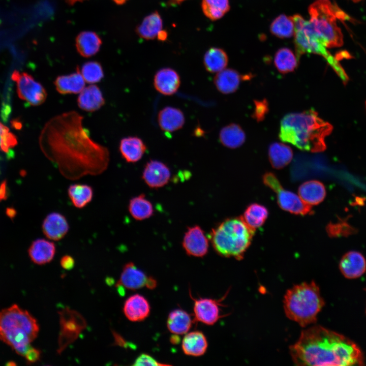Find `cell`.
Returning <instances> with one entry per match:
<instances>
[{
	"instance_id": "38",
	"label": "cell",
	"mask_w": 366,
	"mask_h": 366,
	"mask_svg": "<svg viewBox=\"0 0 366 366\" xmlns=\"http://www.w3.org/2000/svg\"><path fill=\"white\" fill-rule=\"evenodd\" d=\"M204 14L211 20L221 18L230 9L229 0H202Z\"/></svg>"
},
{
	"instance_id": "20",
	"label": "cell",
	"mask_w": 366,
	"mask_h": 366,
	"mask_svg": "<svg viewBox=\"0 0 366 366\" xmlns=\"http://www.w3.org/2000/svg\"><path fill=\"white\" fill-rule=\"evenodd\" d=\"M28 255L35 264L43 265L51 262L56 252L54 242L44 238L34 240L28 249Z\"/></svg>"
},
{
	"instance_id": "23",
	"label": "cell",
	"mask_w": 366,
	"mask_h": 366,
	"mask_svg": "<svg viewBox=\"0 0 366 366\" xmlns=\"http://www.w3.org/2000/svg\"><path fill=\"white\" fill-rule=\"evenodd\" d=\"M55 89L62 95L80 93L85 87V81L78 67L76 72L57 76L54 81Z\"/></svg>"
},
{
	"instance_id": "18",
	"label": "cell",
	"mask_w": 366,
	"mask_h": 366,
	"mask_svg": "<svg viewBox=\"0 0 366 366\" xmlns=\"http://www.w3.org/2000/svg\"><path fill=\"white\" fill-rule=\"evenodd\" d=\"M123 311L129 320L141 321L149 316L150 307L148 300L143 296L136 294L126 300Z\"/></svg>"
},
{
	"instance_id": "27",
	"label": "cell",
	"mask_w": 366,
	"mask_h": 366,
	"mask_svg": "<svg viewBox=\"0 0 366 366\" xmlns=\"http://www.w3.org/2000/svg\"><path fill=\"white\" fill-rule=\"evenodd\" d=\"M243 77L234 69H224L218 72L214 81L219 91L223 94H228L237 89Z\"/></svg>"
},
{
	"instance_id": "54",
	"label": "cell",
	"mask_w": 366,
	"mask_h": 366,
	"mask_svg": "<svg viewBox=\"0 0 366 366\" xmlns=\"http://www.w3.org/2000/svg\"><path fill=\"white\" fill-rule=\"evenodd\" d=\"M351 1H353V2L357 3V2L360 1L361 0H351Z\"/></svg>"
},
{
	"instance_id": "1",
	"label": "cell",
	"mask_w": 366,
	"mask_h": 366,
	"mask_svg": "<svg viewBox=\"0 0 366 366\" xmlns=\"http://www.w3.org/2000/svg\"><path fill=\"white\" fill-rule=\"evenodd\" d=\"M83 119L75 111L57 115L46 123L39 137L44 155L71 180L103 173L110 161L108 149L92 139Z\"/></svg>"
},
{
	"instance_id": "28",
	"label": "cell",
	"mask_w": 366,
	"mask_h": 366,
	"mask_svg": "<svg viewBox=\"0 0 366 366\" xmlns=\"http://www.w3.org/2000/svg\"><path fill=\"white\" fill-rule=\"evenodd\" d=\"M102 41L95 32L84 31L80 33L76 39V47L78 53L83 57H89L99 50Z\"/></svg>"
},
{
	"instance_id": "39",
	"label": "cell",
	"mask_w": 366,
	"mask_h": 366,
	"mask_svg": "<svg viewBox=\"0 0 366 366\" xmlns=\"http://www.w3.org/2000/svg\"><path fill=\"white\" fill-rule=\"evenodd\" d=\"M271 33L280 38H290L294 35V25L292 16L281 14L271 23Z\"/></svg>"
},
{
	"instance_id": "37",
	"label": "cell",
	"mask_w": 366,
	"mask_h": 366,
	"mask_svg": "<svg viewBox=\"0 0 366 366\" xmlns=\"http://www.w3.org/2000/svg\"><path fill=\"white\" fill-rule=\"evenodd\" d=\"M298 61L292 50L287 48L279 49L274 55V65L282 74L293 71L297 68Z\"/></svg>"
},
{
	"instance_id": "32",
	"label": "cell",
	"mask_w": 366,
	"mask_h": 366,
	"mask_svg": "<svg viewBox=\"0 0 366 366\" xmlns=\"http://www.w3.org/2000/svg\"><path fill=\"white\" fill-rule=\"evenodd\" d=\"M268 157L273 168L281 169L287 166L292 160V150L286 144L274 142L271 144L269 147Z\"/></svg>"
},
{
	"instance_id": "24",
	"label": "cell",
	"mask_w": 366,
	"mask_h": 366,
	"mask_svg": "<svg viewBox=\"0 0 366 366\" xmlns=\"http://www.w3.org/2000/svg\"><path fill=\"white\" fill-rule=\"evenodd\" d=\"M208 343L204 333L198 330L187 333L182 339L181 348L184 353L192 356L203 355L207 348Z\"/></svg>"
},
{
	"instance_id": "33",
	"label": "cell",
	"mask_w": 366,
	"mask_h": 366,
	"mask_svg": "<svg viewBox=\"0 0 366 366\" xmlns=\"http://www.w3.org/2000/svg\"><path fill=\"white\" fill-rule=\"evenodd\" d=\"M128 210L131 216L137 221H142L150 218L154 211L152 203L143 194L130 200Z\"/></svg>"
},
{
	"instance_id": "45",
	"label": "cell",
	"mask_w": 366,
	"mask_h": 366,
	"mask_svg": "<svg viewBox=\"0 0 366 366\" xmlns=\"http://www.w3.org/2000/svg\"><path fill=\"white\" fill-rule=\"evenodd\" d=\"M255 111L254 115L258 120H262L267 111L268 108L265 101H256L255 102Z\"/></svg>"
},
{
	"instance_id": "3",
	"label": "cell",
	"mask_w": 366,
	"mask_h": 366,
	"mask_svg": "<svg viewBox=\"0 0 366 366\" xmlns=\"http://www.w3.org/2000/svg\"><path fill=\"white\" fill-rule=\"evenodd\" d=\"M333 127L314 110L286 115L281 120L279 137L298 148L313 152L324 151L325 139Z\"/></svg>"
},
{
	"instance_id": "42",
	"label": "cell",
	"mask_w": 366,
	"mask_h": 366,
	"mask_svg": "<svg viewBox=\"0 0 366 366\" xmlns=\"http://www.w3.org/2000/svg\"><path fill=\"white\" fill-rule=\"evenodd\" d=\"M17 144L16 137L9 129L0 123V150L8 152Z\"/></svg>"
},
{
	"instance_id": "4",
	"label": "cell",
	"mask_w": 366,
	"mask_h": 366,
	"mask_svg": "<svg viewBox=\"0 0 366 366\" xmlns=\"http://www.w3.org/2000/svg\"><path fill=\"white\" fill-rule=\"evenodd\" d=\"M39 331L37 320L17 304L0 311V340L18 354L24 356Z\"/></svg>"
},
{
	"instance_id": "41",
	"label": "cell",
	"mask_w": 366,
	"mask_h": 366,
	"mask_svg": "<svg viewBox=\"0 0 366 366\" xmlns=\"http://www.w3.org/2000/svg\"><path fill=\"white\" fill-rule=\"evenodd\" d=\"M326 231L330 237L348 236L355 233L357 230L343 220L326 226Z\"/></svg>"
},
{
	"instance_id": "52",
	"label": "cell",
	"mask_w": 366,
	"mask_h": 366,
	"mask_svg": "<svg viewBox=\"0 0 366 366\" xmlns=\"http://www.w3.org/2000/svg\"><path fill=\"white\" fill-rule=\"evenodd\" d=\"M85 0H65V1L68 4L72 5H74L77 2H82Z\"/></svg>"
},
{
	"instance_id": "19",
	"label": "cell",
	"mask_w": 366,
	"mask_h": 366,
	"mask_svg": "<svg viewBox=\"0 0 366 366\" xmlns=\"http://www.w3.org/2000/svg\"><path fill=\"white\" fill-rule=\"evenodd\" d=\"M180 83L178 73L171 68H163L159 70L155 75L154 84L160 93L170 96L175 94Z\"/></svg>"
},
{
	"instance_id": "34",
	"label": "cell",
	"mask_w": 366,
	"mask_h": 366,
	"mask_svg": "<svg viewBox=\"0 0 366 366\" xmlns=\"http://www.w3.org/2000/svg\"><path fill=\"white\" fill-rule=\"evenodd\" d=\"M219 139L221 143L225 146L235 148L244 143L246 135L238 125L230 124L221 129Z\"/></svg>"
},
{
	"instance_id": "8",
	"label": "cell",
	"mask_w": 366,
	"mask_h": 366,
	"mask_svg": "<svg viewBox=\"0 0 366 366\" xmlns=\"http://www.w3.org/2000/svg\"><path fill=\"white\" fill-rule=\"evenodd\" d=\"M292 17L294 25V43L297 59L299 60L300 56L306 53H316L324 57L334 68L338 63L317 38L310 21L304 20L298 14Z\"/></svg>"
},
{
	"instance_id": "10",
	"label": "cell",
	"mask_w": 366,
	"mask_h": 366,
	"mask_svg": "<svg viewBox=\"0 0 366 366\" xmlns=\"http://www.w3.org/2000/svg\"><path fill=\"white\" fill-rule=\"evenodd\" d=\"M58 314L60 329L57 352L59 354L78 338L85 328L86 322L80 313L69 308L62 309L58 312Z\"/></svg>"
},
{
	"instance_id": "48",
	"label": "cell",
	"mask_w": 366,
	"mask_h": 366,
	"mask_svg": "<svg viewBox=\"0 0 366 366\" xmlns=\"http://www.w3.org/2000/svg\"><path fill=\"white\" fill-rule=\"evenodd\" d=\"M7 185L6 182H4L0 187V199H3L6 196Z\"/></svg>"
},
{
	"instance_id": "14",
	"label": "cell",
	"mask_w": 366,
	"mask_h": 366,
	"mask_svg": "<svg viewBox=\"0 0 366 366\" xmlns=\"http://www.w3.org/2000/svg\"><path fill=\"white\" fill-rule=\"evenodd\" d=\"M171 176L170 170L164 163L150 160L144 166L142 178L150 188L157 189L166 185Z\"/></svg>"
},
{
	"instance_id": "55",
	"label": "cell",
	"mask_w": 366,
	"mask_h": 366,
	"mask_svg": "<svg viewBox=\"0 0 366 366\" xmlns=\"http://www.w3.org/2000/svg\"><path fill=\"white\" fill-rule=\"evenodd\" d=\"M365 104H366V103H365Z\"/></svg>"
},
{
	"instance_id": "16",
	"label": "cell",
	"mask_w": 366,
	"mask_h": 366,
	"mask_svg": "<svg viewBox=\"0 0 366 366\" xmlns=\"http://www.w3.org/2000/svg\"><path fill=\"white\" fill-rule=\"evenodd\" d=\"M339 268L346 278H357L366 270V260L364 256L357 251H350L345 254L339 263Z\"/></svg>"
},
{
	"instance_id": "50",
	"label": "cell",
	"mask_w": 366,
	"mask_h": 366,
	"mask_svg": "<svg viewBox=\"0 0 366 366\" xmlns=\"http://www.w3.org/2000/svg\"><path fill=\"white\" fill-rule=\"evenodd\" d=\"M186 0H168V4L171 6H175L180 5L183 2Z\"/></svg>"
},
{
	"instance_id": "26",
	"label": "cell",
	"mask_w": 366,
	"mask_h": 366,
	"mask_svg": "<svg viewBox=\"0 0 366 366\" xmlns=\"http://www.w3.org/2000/svg\"><path fill=\"white\" fill-rule=\"evenodd\" d=\"M158 123L161 129L172 132L181 128L185 123L182 112L176 108L166 107L158 114Z\"/></svg>"
},
{
	"instance_id": "2",
	"label": "cell",
	"mask_w": 366,
	"mask_h": 366,
	"mask_svg": "<svg viewBox=\"0 0 366 366\" xmlns=\"http://www.w3.org/2000/svg\"><path fill=\"white\" fill-rule=\"evenodd\" d=\"M289 349L297 365H361L364 362L363 354L354 342L319 325L302 330Z\"/></svg>"
},
{
	"instance_id": "13",
	"label": "cell",
	"mask_w": 366,
	"mask_h": 366,
	"mask_svg": "<svg viewBox=\"0 0 366 366\" xmlns=\"http://www.w3.org/2000/svg\"><path fill=\"white\" fill-rule=\"evenodd\" d=\"M193 311L195 319L206 325H211L216 323L223 316L221 315L220 299L208 298H193Z\"/></svg>"
},
{
	"instance_id": "11",
	"label": "cell",
	"mask_w": 366,
	"mask_h": 366,
	"mask_svg": "<svg viewBox=\"0 0 366 366\" xmlns=\"http://www.w3.org/2000/svg\"><path fill=\"white\" fill-rule=\"evenodd\" d=\"M12 80L16 82L19 97L32 106H39L46 100L47 93L44 86L26 73L14 71Z\"/></svg>"
},
{
	"instance_id": "9",
	"label": "cell",
	"mask_w": 366,
	"mask_h": 366,
	"mask_svg": "<svg viewBox=\"0 0 366 366\" xmlns=\"http://www.w3.org/2000/svg\"><path fill=\"white\" fill-rule=\"evenodd\" d=\"M264 184L277 194V202L283 210L295 215H306L312 213L311 205L303 201L294 193L284 189L276 176L267 172L263 176Z\"/></svg>"
},
{
	"instance_id": "6",
	"label": "cell",
	"mask_w": 366,
	"mask_h": 366,
	"mask_svg": "<svg viewBox=\"0 0 366 366\" xmlns=\"http://www.w3.org/2000/svg\"><path fill=\"white\" fill-rule=\"evenodd\" d=\"M283 302L286 316L301 327L315 323L325 304L319 288L314 281L303 282L288 289Z\"/></svg>"
},
{
	"instance_id": "49",
	"label": "cell",
	"mask_w": 366,
	"mask_h": 366,
	"mask_svg": "<svg viewBox=\"0 0 366 366\" xmlns=\"http://www.w3.org/2000/svg\"><path fill=\"white\" fill-rule=\"evenodd\" d=\"M167 38V33L165 30H161L158 34L157 38L160 41H165Z\"/></svg>"
},
{
	"instance_id": "25",
	"label": "cell",
	"mask_w": 366,
	"mask_h": 366,
	"mask_svg": "<svg viewBox=\"0 0 366 366\" xmlns=\"http://www.w3.org/2000/svg\"><path fill=\"white\" fill-rule=\"evenodd\" d=\"M298 194L300 198L307 204L315 205L321 203L326 196V190L324 185L316 180L306 181L298 188Z\"/></svg>"
},
{
	"instance_id": "53",
	"label": "cell",
	"mask_w": 366,
	"mask_h": 366,
	"mask_svg": "<svg viewBox=\"0 0 366 366\" xmlns=\"http://www.w3.org/2000/svg\"><path fill=\"white\" fill-rule=\"evenodd\" d=\"M115 3L118 5L125 4L127 0H113Z\"/></svg>"
},
{
	"instance_id": "15",
	"label": "cell",
	"mask_w": 366,
	"mask_h": 366,
	"mask_svg": "<svg viewBox=\"0 0 366 366\" xmlns=\"http://www.w3.org/2000/svg\"><path fill=\"white\" fill-rule=\"evenodd\" d=\"M42 228L46 237L53 241H58L67 235L70 227L64 215L58 212H52L44 219Z\"/></svg>"
},
{
	"instance_id": "36",
	"label": "cell",
	"mask_w": 366,
	"mask_h": 366,
	"mask_svg": "<svg viewBox=\"0 0 366 366\" xmlns=\"http://www.w3.org/2000/svg\"><path fill=\"white\" fill-rule=\"evenodd\" d=\"M241 217L245 223L255 231L264 223L268 217V210L263 205L253 203L248 206Z\"/></svg>"
},
{
	"instance_id": "47",
	"label": "cell",
	"mask_w": 366,
	"mask_h": 366,
	"mask_svg": "<svg viewBox=\"0 0 366 366\" xmlns=\"http://www.w3.org/2000/svg\"><path fill=\"white\" fill-rule=\"evenodd\" d=\"M112 332L114 337L115 345H118L126 348L128 347H134V345L133 344H131L130 343L127 342L119 333H117L115 331H112Z\"/></svg>"
},
{
	"instance_id": "7",
	"label": "cell",
	"mask_w": 366,
	"mask_h": 366,
	"mask_svg": "<svg viewBox=\"0 0 366 366\" xmlns=\"http://www.w3.org/2000/svg\"><path fill=\"white\" fill-rule=\"evenodd\" d=\"M314 33L326 48L341 46L343 44L342 31L337 24V18L345 19L346 15L327 0H319L309 8Z\"/></svg>"
},
{
	"instance_id": "22",
	"label": "cell",
	"mask_w": 366,
	"mask_h": 366,
	"mask_svg": "<svg viewBox=\"0 0 366 366\" xmlns=\"http://www.w3.org/2000/svg\"><path fill=\"white\" fill-rule=\"evenodd\" d=\"M146 149L140 138L129 136L121 139L119 150L122 158L128 163H136L143 157Z\"/></svg>"
},
{
	"instance_id": "43",
	"label": "cell",
	"mask_w": 366,
	"mask_h": 366,
	"mask_svg": "<svg viewBox=\"0 0 366 366\" xmlns=\"http://www.w3.org/2000/svg\"><path fill=\"white\" fill-rule=\"evenodd\" d=\"M135 366L139 365H170L166 363H163L156 360L153 357L145 353L141 354L135 360L133 364Z\"/></svg>"
},
{
	"instance_id": "35",
	"label": "cell",
	"mask_w": 366,
	"mask_h": 366,
	"mask_svg": "<svg viewBox=\"0 0 366 366\" xmlns=\"http://www.w3.org/2000/svg\"><path fill=\"white\" fill-rule=\"evenodd\" d=\"M228 62V56L223 49L211 47L205 53L203 63L206 70L210 73L219 72L224 70Z\"/></svg>"
},
{
	"instance_id": "17",
	"label": "cell",
	"mask_w": 366,
	"mask_h": 366,
	"mask_svg": "<svg viewBox=\"0 0 366 366\" xmlns=\"http://www.w3.org/2000/svg\"><path fill=\"white\" fill-rule=\"evenodd\" d=\"M149 277L138 268L134 263L129 262L124 266L120 278L115 286L121 285L128 289L137 290L146 287Z\"/></svg>"
},
{
	"instance_id": "44",
	"label": "cell",
	"mask_w": 366,
	"mask_h": 366,
	"mask_svg": "<svg viewBox=\"0 0 366 366\" xmlns=\"http://www.w3.org/2000/svg\"><path fill=\"white\" fill-rule=\"evenodd\" d=\"M24 356L28 363H33L38 361L41 356L39 350L30 346L26 351Z\"/></svg>"
},
{
	"instance_id": "5",
	"label": "cell",
	"mask_w": 366,
	"mask_h": 366,
	"mask_svg": "<svg viewBox=\"0 0 366 366\" xmlns=\"http://www.w3.org/2000/svg\"><path fill=\"white\" fill-rule=\"evenodd\" d=\"M255 231L240 216L224 220L211 229L209 237L219 255L241 260L251 243Z\"/></svg>"
},
{
	"instance_id": "21",
	"label": "cell",
	"mask_w": 366,
	"mask_h": 366,
	"mask_svg": "<svg viewBox=\"0 0 366 366\" xmlns=\"http://www.w3.org/2000/svg\"><path fill=\"white\" fill-rule=\"evenodd\" d=\"M105 101L100 88L95 84L84 87L77 98L78 107L87 112H94L100 109Z\"/></svg>"
},
{
	"instance_id": "29",
	"label": "cell",
	"mask_w": 366,
	"mask_h": 366,
	"mask_svg": "<svg viewBox=\"0 0 366 366\" xmlns=\"http://www.w3.org/2000/svg\"><path fill=\"white\" fill-rule=\"evenodd\" d=\"M193 320L191 315L182 309H175L169 314L167 320L168 330L175 334L187 333L192 327Z\"/></svg>"
},
{
	"instance_id": "30",
	"label": "cell",
	"mask_w": 366,
	"mask_h": 366,
	"mask_svg": "<svg viewBox=\"0 0 366 366\" xmlns=\"http://www.w3.org/2000/svg\"><path fill=\"white\" fill-rule=\"evenodd\" d=\"M163 22L158 12L155 11L145 17L137 27L138 36L146 40H153L162 30Z\"/></svg>"
},
{
	"instance_id": "46",
	"label": "cell",
	"mask_w": 366,
	"mask_h": 366,
	"mask_svg": "<svg viewBox=\"0 0 366 366\" xmlns=\"http://www.w3.org/2000/svg\"><path fill=\"white\" fill-rule=\"evenodd\" d=\"M60 263L63 268L66 270H70L74 267L75 261L72 256L66 255L62 257Z\"/></svg>"
},
{
	"instance_id": "51",
	"label": "cell",
	"mask_w": 366,
	"mask_h": 366,
	"mask_svg": "<svg viewBox=\"0 0 366 366\" xmlns=\"http://www.w3.org/2000/svg\"><path fill=\"white\" fill-rule=\"evenodd\" d=\"M177 334H174V335L171 336V342L174 344H176L178 343L179 342V340L178 339V337L177 336Z\"/></svg>"
},
{
	"instance_id": "31",
	"label": "cell",
	"mask_w": 366,
	"mask_h": 366,
	"mask_svg": "<svg viewBox=\"0 0 366 366\" xmlns=\"http://www.w3.org/2000/svg\"><path fill=\"white\" fill-rule=\"evenodd\" d=\"M67 192L73 205L77 208H82L87 206L92 200L94 195L92 187L83 184L71 185Z\"/></svg>"
},
{
	"instance_id": "12",
	"label": "cell",
	"mask_w": 366,
	"mask_h": 366,
	"mask_svg": "<svg viewBox=\"0 0 366 366\" xmlns=\"http://www.w3.org/2000/svg\"><path fill=\"white\" fill-rule=\"evenodd\" d=\"M182 247L186 253L197 257H202L207 253L208 240L200 227L195 225L188 227L182 240Z\"/></svg>"
},
{
	"instance_id": "40",
	"label": "cell",
	"mask_w": 366,
	"mask_h": 366,
	"mask_svg": "<svg viewBox=\"0 0 366 366\" xmlns=\"http://www.w3.org/2000/svg\"><path fill=\"white\" fill-rule=\"evenodd\" d=\"M80 71L85 82L90 84L100 82L104 76L101 65L96 61L85 63Z\"/></svg>"
}]
</instances>
